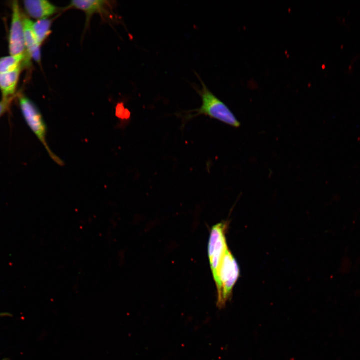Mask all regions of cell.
<instances>
[{
	"mask_svg": "<svg viewBox=\"0 0 360 360\" xmlns=\"http://www.w3.org/2000/svg\"><path fill=\"white\" fill-rule=\"evenodd\" d=\"M32 22L27 18H23L25 45L27 53L30 58L40 62L41 60L40 46L38 44L34 33Z\"/></svg>",
	"mask_w": 360,
	"mask_h": 360,
	"instance_id": "obj_7",
	"label": "cell"
},
{
	"mask_svg": "<svg viewBox=\"0 0 360 360\" xmlns=\"http://www.w3.org/2000/svg\"><path fill=\"white\" fill-rule=\"evenodd\" d=\"M24 4L28 14L38 20L48 18L58 10L56 6L45 0H26Z\"/></svg>",
	"mask_w": 360,
	"mask_h": 360,
	"instance_id": "obj_6",
	"label": "cell"
},
{
	"mask_svg": "<svg viewBox=\"0 0 360 360\" xmlns=\"http://www.w3.org/2000/svg\"><path fill=\"white\" fill-rule=\"evenodd\" d=\"M202 84V88L193 86L200 96L202 100L201 106L197 109L188 110L192 114L185 112V114L180 115L184 122L200 115H205L217 120L234 128H238L240 123L229 108L217 98L206 86L200 76L196 74Z\"/></svg>",
	"mask_w": 360,
	"mask_h": 360,
	"instance_id": "obj_1",
	"label": "cell"
},
{
	"mask_svg": "<svg viewBox=\"0 0 360 360\" xmlns=\"http://www.w3.org/2000/svg\"><path fill=\"white\" fill-rule=\"evenodd\" d=\"M227 223H219L212 229L208 242V258L214 280L216 278L222 261L228 250L226 238Z\"/></svg>",
	"mask_w": 360,
	"mask_h": 360,
	"instance_id": "obj_4",
	"label": "cell"
},
{
	"mask_svg": "<svg viewBox=\"0 0 360 360\" xmlns=\"http://www.w3.org/2000/svg\"><path fill=\"white\" fill-rule=\"evenodd\" d=\"M22 67L13 71L0 74V90L2 98L15 96L16 88L19 80Z\"/></svg>",
	"mask_w": 360,
	"mask_h": 360,
	"instance_id": "obj_8",
	"label": "cell"
},
{
	"mask_svg": "<svg viewBox=\"0 0 360 360\" xmlns=\"http://www.w3.org/2000/svg\"><path fill=\"white\" fill-rule=\"evenodd\" d=\"M52 20L48 18L33 22L32 28L38 44L40 46L51 32Z\"/></svg>",
	"mask_w": 360,
	"mask_h": 360,
	"instance_id": "obj_11",
	"label": "cell"
},
{
	"mask_svg": "<svg viewBox=\"0 0 360 360\" xmlns=\"http://www.w3.org/2000/svg\"><path fill=\"white\" fill-rule=\"evenodd\" d=\"M12 22L8 37L10 54L12 56L19 54L28 56L24 42L23 18L21 15L18 2L16 0L12 2Z\"/></svg>",
	"mask_w": 360,
	"mask_h": 360,
	"instance_id": "obj_5",
	"label": "cell"
},
{
	"mask_svg": "<svg viewBox=\"0 0 360 360\" xmlns=\"http://www.w3.org/2000/svg\"><path fill=\"white\" fill-rule=\"evenodd\" d=\"M238 265L229 249L226 251L214 280L218 292L217 306L223 308L231 298L233 288L240 276Z\"/></svg>",
	"mask_w": 360,
	"mask_h": 360,
	"instance_id": "obj_2",
	"label": "cell"
},
{
	"mask_svg": "<svg viewBox=\"0 0 360 360\" xmlns=\"http://www.w3.org/2000/svg\"><path fill=\"white\" fill-rule=\"evenodd\" d=\"M107 2L102 0H74L71 1L70 6L85 12L88 22L96 13L103 12Z\"/></svg>",
	"mask_w": 360,
	"mask_h": 360,
	"instance_id": "obj_9",
	"label": "cell"
},
{
	"mask_svg": "<svg viewBox=\"0 0 360 360\" xmlns=\"http://www.w3.org/2000/svg\"><path fill=\"white\" fill-rule=\"evenodd\" d=\"M30 58L26 54L10 55L0 58V74L13 71L28 65Z\"/></svg>",
	"mask_w": 360,
	"mask_h": 360,
	"instance_id": "obj_10",
	"label": "cell"
},
{
	"mask_svg": "<svg viewBox=\"0 0 360 360\" xmlns=\"http://www.w3.org/2000/svg\"><path fill=\"white\" fill-rule=\"evenodd\" d=\"M19 102L22 113L30 128L43 144L51 158L58 165L63 166V161L52 151L48 144L46 125L38 107L24 96H20Z\"/></svg>",
	"mask_w": 360,
	"mask_h": 360,
	"instance_id": "obj_3",
	"label": "cell"
},
{
	"mask_svg": "<svg viewBox=\"0 0 360 360\" xmlns=\"http://www.w3.org/2000/svg\"><path fill=\"white\" fill-rule=\"evenodd\" d=\"M16 96L2 98L0 101V118L9 110Z\"/></svg>",
	"mask_w": 360,
	"mask_h": 360,
	"instance_id": "obj_12",
	"label": "cell"
}]
</instances>
